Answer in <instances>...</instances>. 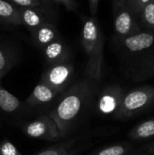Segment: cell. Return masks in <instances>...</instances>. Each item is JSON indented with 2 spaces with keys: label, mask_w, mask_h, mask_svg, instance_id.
<instances>
[{
  "label": "cell",
  "mask_w": 154,
  "mask_h": 155,
  "mask_svg": "<svg viewBox=\"0 0 154 155\" xmlns=\"http://www.w3.org/2000/svg\"><path fill=\"white\" fill-rule=\"evenodd\" d=\"M74 72V65L69 61L49 64L42 74L41 82L63 93L73 81Z\"/></svg>",
  "instance_id": "6"
},
{
  "label": "cell",
  "mask_w": 154,
  "mask_h": 155,
  "mask_svg": "<svg viewBox=\"0 0 154 155\" xmlns=\"http://www.w3.org/2000/svg\"><path fill=\"white\" fill-rule=\"evenodd\" d=\"M131 155H154V142L140 148H134Z\"/></svg>",
  "instance_id": "23"
},
{
  "label": "cell",
  "mask_w": 154,
  "mask_h": 155,
  "mask_svg": "<svg viewBox=\"0 0 154 155\" xmlns=\"http://www.w3.org/2000/svg\"><path fill=\"white\" fill-rule=\"evenodd\" d=\"M62 92L55 90L40 81V83L36 84L32 94L26 99L25 104L29 108L44 106L54 102L58 96H60Z\"/></svg>",
  "instance_id": "9"
},
{
  "label": "cell",
  "mask_w": 154,
  "mask_h": 155,
  "mask_svg": "<svg viewBox=\"0 0 154 155\" xmlns=\"http://www.w3.org/2000/svg\"><path fill=\"white\" fill-rule=\"evenodd\" d=\"M19 18L20 25H25L30 33L39 25L48 22L46 15L41 7H19Z\"/></svg>",
  "instance_id": "12"
},
{
  "label": "cell",
  "mask_w": 154,
  "mask_h": 155,
  "mask_svg": "<svg viewBox=\"0 0 154 155\" xmlns=\"http://www.w3.org/2000/svg\"><path fill=\"white\" fill-rule=\"evenodd\" d=\"M96 84L86 78L78 81L60 94L47 114L56 123L62 140L70 136L80 119L93 105Z\"/></svg>",
  "instance_id": "1"
},
{
  "label": "cell",
  "mask_w": 154,
  "mask_h": 155,
  "mask_svg": "<svg viewBox=\"0 0 154 155\" xmlns=\"http://www.w3.org/2000/svg\"><path fill=\"white\" fill-rule=\"evenodd\" d=\"M54 4L63 5L69 11H76L77 5L74 0H54Z\"/></svg>",
  "instance_id": "24"
},
{
  "label": "cell",
  "mask_w": 154,
  "mask_h": 155,
  "mask_svg": "<svg viewBox=\"0 0 154 155\" xmlns=\"http://www.w3.org/2000/svg\"><path fill=\"white\" fill-rule=\"evenodd\" d=\"M0 25H20L19 7L7 0H0Z\"/></svg>",
  "instance_id": "16"
},
{
  "label": "cell",
  "mask_w": 154,
  "mask_h": 155,
  "mask_svg": "<svg viewBox=\"0 0 154 155\" xmlns=\"http://www.w3.org/2000/svg\"><path fill=\"white\" fill-rule=\"evenodd\" d=\"M40 1L43 4V5H47V6H52L54 4V0H40Z\"/></svg>",
  "instance_id": "27"
},
{
  "label": "cell",
  "mask_w": 154,
  "mask_h": 155,
  "mask_svg": "<svg viewBox=\"0 0 154 155\" xmlns=\"http://www.w3.org/2000/svg\"><path fill=\"white\" fill-rule=\"evenodd\" d=\"M44 57L48 64L62 63L69 60L70 51L66 44L61 39H56L42 48Z\"/></svg>",
  "instance_id": "11"
},
{
  "label": "cell",
  "mask_w": 154,
  "mask_h": 155,
  "mask_svg": "<svg viewBox=\"0 0 154 155\" xmlns=\"http://www.w3.org/2000/svg\"><path fill=\"white\" fill-rule=\"evenodd\" d=\"M128 1V4L130 5L132 10L133 11V8H134V3H135V0H127Z\"/></svg>",
  "instance_id": "28"
},
{
  "label": "cell",
  "mask_w": 154,
  "mask_h": 155,
  "mask_svg": "<svg viewBox=\"0 0 154 155\" xmlns=\"http://www.w3.org/2000/svg\"><path fill=\"white\" fill-rule=\"evenodd\" d=\"M134 147L127 142H121L96 149L88 155H131Z\"/></svg>",
  "instance_id": "17"
},
{
  "label": "cell",
  "mask_w": 154,
  "mask_h": 155,
  "mask_svg": "<svg viewBox=\"0 0 154 155\" xmlns=\"http://www.w3.org/2000/svg\"><path fill=\"white\" fill-rule=\"evenodd\" d=\"M0 155H22L16 146L9 140H4L0 143Z\"/></svg>",
  "instance_id": "21"
},
{
  "label": "cell",
  "mask_w": 154,
  "mask_h": 155,
  "mask_svg": "<svg viewBox=\"0 0 154 155\" xmlns=\"http://www.w3.org/2000/svg\"><path fill=\"white\" fill-rule=\"evenodd\" d=\"M0 80H1V77H0ZM0 87H1V86H0Z\"/></svg>",
  "instance_id": "29"
},
{
  "label": "cell",
  "mask_w": 154,
  "mask_h": 155,
  "mask_svg": "<svg viewBox=\"0 0 154 155\" xmlns=\"http://www.w3.org/2000/svg\"><path fill=\"white\" fill-rule=\"evenodd\" d=\"M150 2V0H135L134 3V8H133V13L136 15L137 19L139 17V15H141L143 9L144 8V6Z\"/></svg>",
  "instance_id": "25"
},
{
  "label": "cell",
  "mask_w": 154,
  "mask_h": 155,
  "mask_svg": "<svg viewBox=\"0 0 154 155\" xmlns=\"http://www.w3.org/2000/svg\"><path fill=\"white\" fill-rule=\"evenodd\" d=\"M93 136L90 134H79L67 137L59 141L53 146L46 148L35 155H80L94 144Z\"/></svg>",
  "instance_id": "5"
},
{
  "label": "cell",
  "mask_w": 154,
  "mask_h": 155,
  "mask_svg": "<svg viewBox=\"0 0 154 155\" xmlns=\"http://www.w3.org/2000/svg\"><path fill=\"white\" fill-rule=\"evenodd\" d=\"M138 21L145 31H154V0H150L144 6L138 17Z\"/></svg>",
  "instance_id": "19"
},
{
  "label": "cell",
  "mask_w": 154,
  "mask_h": 155,
  "mask_svg": "<svg viewBox=\"0 0 154 155\" xmlns=\"http://www.w3.org/2000/svg\"><path fill=\"white\" fill-rule=\"evenodd\" d=\"M128 137L133 142L147 141L154 137V116L134 125L128 133Z\"/></svg>",
  "instance_id": "14"
},
{
  "label": "cell",
  "mask_w": 154,
  "mask_h": 155,
  "mask_svg": "<svg viewBox=\"0 0 154 155\" xmlns=\"http://www.w3.org/2000/svg\"><path fill=\"white\" fill-rule=\"evenodd\" d=\"M124 94L125 91L118 84L107 85L100 92L93 103L96 112L103 116H113L121 105Z\"/></svg>",
  "instance_id": "8"
},
{
  "label": "cell",
  "mask_w": 154,
  "mask_h": 155,
  "mask_svg": "<svg viewBox=\"0 0 154 155\" xmlns=\"http://www.w3.org/2000/svg\"><path fill=\"white\" fill-rule=\"evenodd\" d=\"M131 77L133 81H143L154 77V53L139 62L132 70Z\"/></svg>",
  "instance_id": "15"
},
{
  "label": "cell",
  "mask_w": 154,
  "mask_h": 155,
  "mask_svg": "<svg viewBox=\"0 0 154 155\" xmlns=\"http://www.w3.org/2000/svg\"><path fill=\"white\" fill-rule=\"evenodd\" d=\"M23 108L21 101L0 87V109L5 114H15Z\"/></svg>",
  "instance_id": "18"
},
{
  "label": "cell",
  "mask_w": 154,
  "mask_h": 155,
  "mask_svg": "<svg viewBox=\"0 0 154 155\" xmlns=\"http://www.w3.org/2000/svg\"><path fill=\"white\" fill-rule=\"evenodd\" d=\"M81 42L87 57L84 78L98 84L103 76L104 36L95 16L92 15L85 19Z\"/></svg>",
  "instance_id": "2"
},
{
  "label": "cell",
  "mask_w": 154,
  "mask_h": 155,
  "mask_svg": "<svg viewBox=\"0 0 154 155\" xmlns=\"http://www.w3.org/2000/svg\"><path fill=\"white\" fill-rule=\"evenodd\" d=\"M31 35L35 45L41 49L51 42L60 38L58 29L51 22H46L39 25L31 32Z\"/></svg>",
  "instance_id": "13"
},
{
  "label": "cell",
  "mask_w": 154,
  "mask_h": 155,
  "mask_svg": "<svg viewBox=\"0 0 154 155\" xmlns=\"http://www.w3.org/2000/svg\"><path fill=\"white\" fill-rule=\"evenodd\" d=\"M18 7H41L43 4L40 0H7Z\"/></svg>",
  "instance_id": "22"
},
{
  "label": "cell",
  "mask_w": 154,
  "mask_h": 155,
  "mask_svg": "<svg viewBox=\"0 0 154 155\" xmlns=\"http://www.w3.org/2000/svg\"><path fill=\"white\" fill-rule=\"evenodd\" d=\"M99 1L100 0H88V5H89V10L92 15L95 16L98 11V6H99Z\"/></svg>",
  "instance_id": "26"
},
{
  "label": "cell",
  "mask_w": 154,
  "mask_h": 155,
  "mask_svg": "<svg viewBox=\"0 0 154 155\" xmlns=\"http://www.w3.org/2000/svg\"><path fill=\"white\" fill-rule=\"evenodd\" d=\"M120 45L131 53H138L151 48L154 45V31H141L125 37L118 38Z\"/></svg>",
  "instance_id": "10"
},
{
  "label": "cell",
  "mask_w": 154,
  "mask_h": 155,
  "mask_svg": "<svg viewBox=\"0 0 154 155\" xmlns=\"http://www.w3.org/2000/svg\"><path fill=\"white\" fill-rule=\"evenodd\" d=\"M154 104V86L143 85L124 94L121 105L113 118L127 121L149 110Z\"/></svg>",
  "instance_id": "3"
},
{
  "label": "cell",
  "mask_w": 154,
  "mask_h": 155,
  "mask_svg": "<svg viewBox=\"0 0 154 155\" xmlns=\"http://www.w3.org/2000/svg\"><path fill=\"white\" fill-rule=\"evenodd\" d=\"M24 133L34 139L46 142H59L61 135L56 123L48 114H40L34 121L27 123L23 127Z\"/></svg>",
  "instance_id": "7"
},
{
  "label": "cell",
  "mask_w": 154,
  "mask_h": 155,
  "mask_svg": "<svg viewBox=\"0 0 154 155\" xmlns=\"http://www.w3.org/2000/svg\"><path fill=\"white\" fill-rule=\"evenodd\" d=\"M15 57L0 46V77L2 78L15 65Z\"/></svg>",
  "instance_id": "20"
},
{
  "label": "cell",
  "mask_w": 154,
  "mask_h": 155,
  "mask_svg": "<svg viewBox=\"0 0 154 155\" xmlns=\"http://www.w3.org/2000/svg\"><path fill=\"white\" fill-rule=\"evenodd\" d=\"M112 9L114 31L118 38L143 31L127 0H112Z\"/></svg>",
  "instance_id": "4"
}]
</instances>
